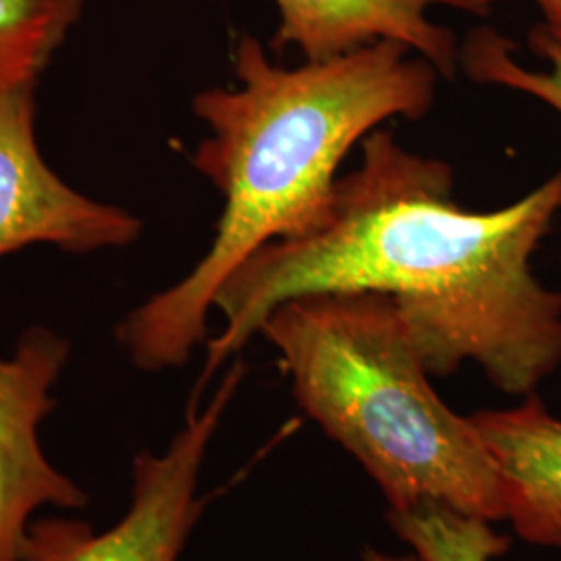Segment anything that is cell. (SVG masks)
<instances>
[{"instance_id": "cell-5", "label": "cell", "mask_w": 561, "mask_h": 561, "mask_svg": "<svg viewBox=\"0 0 561 561\" xmlns=\"http://www.w3.org/2000/svg\"><path fill=\"white\" fill-rule=\"evenodd\" d=\"M71 343L48 327H27L11 356H0V561H20L36 514L83 510L90 495L48 460L42 422L55 408V387Z\"/></svg>"}, {"instance_id": "cell-7", "label": "cell", "mask_w": 561, "mask_h": 561, "mask_svg": "<svg viewBox=\"0 0 561 561\" xmlns=\"http://www.w3.org/2000/svg\"><path fill=\"white\" fill-rule=\"evenodd\" d=\"M279 25L273 53L298 48L306 60H327L379 41H398L428 60L443 80L460 69L456 34L431 21L428 9L451 7L484 18L495 0H275Z\"/></svg>"}, {"instance_id": "cell-8", "label": "cell", "mask_w": 561, "mask_h": 561, "mask_svg": "<svg viewBox=\"0 0 561 561\" xmlns=\"http://www.w3.org/2000/svg\"><path fill=\"white\" fill-rule=\"evenodd\" d=\"M470 419L497 466L505 520L524 541L561 551V419L537 393Z\"/></svg>"}, {"instance_id": "cell-9", "label": "cell", "mask_w": 561, "mask_h": 561, "mask_svg": "<svg viewBox=\"0 0 561 561\" xmlns=\"http://www.w3.org/2000/svg\"><path fill=\"white\" fill-rule=\"evenodd\" d=\"M88 0H0V99L42 73L80 23Z\"/></svg>"}, {"instance_id": "cell-11", "label": "cell", "mask_w": 561, "mask_h": 561, "mask_svg": "<svg viewBox=\"0 0 561 561\" xmlns=\"http://www.w3.org/2000/svg\"><path fill=\"white\" fill-rule=\"evenodd\" d=\"M389 524L422 561H493L510 549L491 522L424 502L408 512H389Z\"/></svg>"}, {"instance_id": "cell-2", "label": "cell", "mask_w": 561, "mask_h": 561, "mask_svg": "<svg viewBox=\"0 0 561 561\" xmlns=\"http://www.w3.org/2000/svg\"><path fill=\"white\" fill-rule=\"evenodd\" d=\"M231 65L236 88H208L192 102L210 134L190 161L222 196L215 238L183 279L127 312L115 329L129 362L146 373L190 360L208 341V314L222 283L264 245L321 229L347 152L385 121L424 117L442 78L398 41L289 69L243 34Z\"/></svg>"}, {"instance_id": "cell-6", "label": "cell", "mask_w": 561, "mask_h": 561, "mask_svg": "<svg viewBox=\"0 0 561 561\" xmlns=\"http://www.w3.org/2000/svg\"><path fill=\"white\" fill-rule=\"evenodd\" d=\"M36 88L0 99V259L41 243L73 254L136 243V215L81 194L44 161Z\"/></svg>"}, {"instance_id": "cell-12", "label": "cell", "mask_w": 561, "mask_h": 561, "mask_svg": "<svg viewBox=\"0 0 561 561\" xmlns=\"http://www.w3.org/2000/svg\"><path fill=\"white\" fill-rule=\"evenodd\" d=\"M541 13L542 30L561 46V0H533Z\"/></svg>"}, {"instance_id": "cell-13", "label": "cell", "mask_w": 561, "mask_h": 561, "mask_svg": "<svg viewBox=\"0 0 561 561\" xmlns=\"http://www.w3.org/2000/svg\"><path fill=\"white\" fill-rule=\"evenodd\" d=\"M364 561H422L419 556H391L382 553L379 549H366L364 551Z\"/></svg>"}, {"instance_id": "cell-4", "label": "cell", "mask_w": 561, "mask_h": 561, "mask_svg": "<svg viewBox=\"0 0 561 561\" xmlns=\"http://www.w3.org/2000/svg\"><path fill=\"white\" fill-rule=\"evenodd\" d=\"M241 379L243 362L236 360L204 408L194 391L183 426L162 451L136 454L129 505L119 520L96 530L71 516L36 518L20 561H180L204 512L198 486L206 454Z\"/></svg>"}, {"instance_id": "cell-1", "label": "cell", "mask_w": 561, "mask_h": 561, "mask_svg": "<svg viewBox=\"0 0 561 561\" xmlns=\"http://www.w3.org/2000/svg\"><path fill=\"white\" fill-rule=\"evenodd\" d=\"M360 144L321 229L264 245L215 294L225 327L206 341L196 391L283 301L379 291L398 304L428 375L474 362L503 393H537L561 366V291L530 264L560 217L561 167L520 201L477 213L454 201L447 162L385 129Z\"/></svg>"}, {"instance_id": "cell-10", "label": "cell", "mask_w": 561, "mask_h": 561, "mask_svg": "<svg viewBox=\"0 0 561 561\" xmlns=\"http://www.w3.org/2000/svg\"><path fill=\"white\" fill-rule=\"evenodd\" d=\"M530 50L547 62L535 71L516 60V44L497 30L481 25L460 44V67L477 83L528 94L561 115V46L537 23L528 34Z\"/></svg>"}, {"instance_id": "cell-3", "label": "cell", "mask_w": 561, "mask_h": 561, "mask_svg": "<svg viewBox=\"0 0 561 561\" xmlns=\"http://www.w3.org/2000/svg\"><path fill=\"white\" fill-rule=\"evenodd\" d=\"M280 356L301 410L360 461L389 512L442 503L505 520L502 479L472 419L431 387L396 300L379 291L283 301L261 333Z\"/></svg>"}]
</instances>
